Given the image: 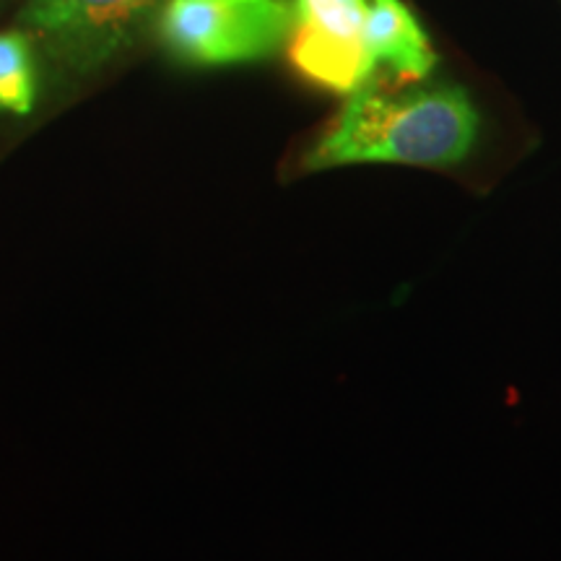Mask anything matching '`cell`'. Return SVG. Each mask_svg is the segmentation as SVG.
<instances>
[{
	"mask_svg": "<svg viewBox=\"0 0 561 561\" xmlns=\"http://www.w3.org/2000/svg\"><path fill=\"white\" fill-rule=\"evenodd\" d=\"M479 112L453 83L403 81L377 68L348 91L331 125L305 157V170L346 164H403L447 170L473 151Z\"/></svg>",
	"mask_w": 561,
	"mask_h": 561,
	"instance_id": "1",
	"label": "cell"
},
{
	"mask_svg": "<svg viewBox=\"0 0 561 561\" xmlns=\"http://www.w3.org/2000/svg\"><path fill=\"white\" fill-rule=\"evenodd\" d=\"M294 0H167L159 34L191 66L265 60L289 45Z\"/></svg>",
	"mask_w": 561,
	"mask_h": 561,
	"instance_id": "2",
	"label": "cell"
},
{
	"mask_svg": "<svg viewBox=\"0 0 561 561\" xmlns=\"http://www.w3.org/2000/svg\"><path fill=\"white\" fill-rule=\"evenodd\" d=\"M364 42L375 70L403 81H424L437 62L430 37L401 0H367Z\"/></svg>",
	"mask_w": 561,
	"mask_h": 561,
	"instance_id": "5",
	"label": "cell"
},
{
	"mask_svg": "<svg viewBox=\"0 0 561 561\" xmlns=\"http://www.w3.org/2000/svg\"><path fill=\"white\" fill-rule=\"evenodd\" d=\"M37 100V73L26 37L0 32V110L13 115L32 112Z\"/></svg>",
	"mask_w": 561,
	"mask_h": 561,
	"instance_id": "6",
	"label": "cell"
},
{
	"mask_svg": "<svg viewBox=\"0 0 561 561\" xmlns=\"http://www.w3.org/2000/svg\"><path fill=\"white\" fill-rule=\"evenodd\" d=\"M157 0H32L21 24L62 66L91 68L123 47Z\"/></svg>",
	"mask_w": 561,
	"mask_h": 561,
	"instance_id": "4",
	"label": "cell"
},
{
	"mask_svg": "<svg viewBox=\"0 0 561 561\" xmlns=\"http://www.w3.org/2000/svg\"><path fill=\"white\" fill-rule=\"evenodd\" d=\"M367 0H294L289 58L305 79L348 94L375 73L367 42Z\"/></svg>",
	"mask_w": 561,
	"mask_h": 561,
	"instance_id": "3",
	"label": "cell"
}]
</instances>
